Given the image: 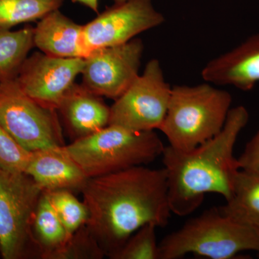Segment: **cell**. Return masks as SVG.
I'll use <instances>...</instances> for the list:
<instances>
[{
	"instance_id": "obj_5",
	"label": "cell",
	"mask_w": 259,
	"mask_h": 259,
	"mask_svg": "<svg viewBox=\"0 0 259 259\" xmlns=\"http://www.w3.org/2000/svg\"><path fill=\"white\" fill-rule=\"evenodd\" d=\"M246 250L259 253V236L223 214L219 207L189 219L159 243L160 259H178L189 253L231 259Z\"/></svg>"
},
{
	"instance_id": "obj_7",
	"label": "cell",
	"mask_w": 259,
	"mask_h": 259,
	"mask_svg": "<svg viewBox=\"0 0 259 259\" xmlns=\"http://www.w3.org/2000/svg\"><path fill=\"white\" fill-rule=\"evenodd\" d=\"M0 125L30 152L65 146L57 110L32 100L15 79L0 82Z\"/></svg>"
},
{
	"instance_id": "obj_25",
	"label": "cell",
	"mask_w": 259,
	"mask_h": 259,
	"mask_svg": "<svg viewBox=\"0 0 259 259\" xmlns=\"http://www.w3.org/2000/svg\"><path fill=\"white\" fill-rule=\"evenodd\" d=\"M74 3H80L84 5L87 8H90L95 13L99 14V1L100 0H72Z\"/></svg>"
},
{
	"instance_id": "obj_19",
	"label": "cell",
	"mask_w": 259,
	"mask_h": 259,
	"mask_svg": "<svg viewBox=\"0 0 259 259\" xmlns=\"http://www.w3.org/2000/svg\"><path fill=\"white\" fill-rule=\"evenodd\" d=\"M65 0H0V28L40 20L59 10Z\"/></svg>"
},
{
	"instance_id": "obj_23",
	"label": "cell",
	"mask_w": 259,
	"mask_h": 259,
	"mask_svg": "<svg viewBox=\"0 0 259 259\" xmlns=\"http://www.w3.org/2000/svg\"><path fill=\"white\" fill-rule=\"evenodd\" d=\"M106 256L86 226L70 238L60 259H101Z\"/></svg>"
},
{
	"instance_id": "obj_20",
	"label": "cell",
	"mask_w": 259,
	"mask_h": 259,
	"mask_svg": "<svg viewBox=\"0 0 259 259\" xmlns=\"http://www.w3.org/2000/svg\"><path fill=\"white\" fill-rule=\"evenodd\" d=\"M45 191L58 217L71 236L86 226L89 219L88 207L83 201L81 202L75 197L73 192L67 190Z\"/></svg>"
},
{
	"instance_id": "obj_21",
	"label": "cell",
	"mask_w": 259,
	"mask_h": 259,
	"mask_svg": "<svg viewBox=\"0 0 259 259\" xmlns=\"http://www.w3.org/2000/svg\"><path fill=\"white\" fill-rule=\"evenodd\" d=\"M155 225H145L135 232L111 259H160Z\"/></svg>"
},
{
	"instance_id": "obj_15",
	"label": "cell",
	"mask_w": 259,
	"mask_h": 259,
	"mask_svg": "<svg viewBox=\"0 0 259 259\" xmlns=\"http://www.w3.org/2000/svg\"><path fill=\"white\" fill-rule=\"evenodd\" d=\"M34 47L48 55L62 58L89 56L83 42V25L76 23L59 10L40 19L33 29Z\"/></svg>"
},
{
	"instance_id": "obj_24",
	"label": "cell",
	"mask_w": 259,
	"mask_h": 259,
	"mask_svg": "<svg viewBox=\"0 0 259 259\" xmlns=\"http://www.w3.org/2000/svg\"><path fill=\"white\" fill-rule=\"evenodd\" d=\"M237 159L240 169L259 175V131Z\"/></svg>"
},
{
	"instance_id": "obj_4",
	"label": "cell",
	"mask_w": 259,
	"mask_h": 259,
	"mask_svg": "<svg viewBox=\"0 0 259 259\" xmlns=\"http://www.w3.org/2000/svg\"><path fill=\"white\" fill-rule=\"evenodd\" d=\"M165 146L155 131L108 125L65 148L89 179L144 166L161 156Z\"/></svg>"
},
{
	"instance_id": "obj_16",
	"label": "cell",
	"mask_w": 259,
	"mask_h": 259,
	"mask_svg": "<svg viewBox=\"0 0 259 259\" xmlns=\"http://www.w3.org/2000/svg\"><path fill=\"white\" fill-rule=\"evenodd\" d=\"M220 210L259 236V175L239 169L231 198Z\"/></svg>"
},
{
	"instance_id": "obj_17",
	"label": "cell",
	"mask_w": 259,
	"mask_h": 259,
	"mask_svg": "<svg viewBox=\"0 0 259 259\" xmlns=\"http://www.w3.org/2000/svg\"><path fill=\"white\" fill-rule=\"evenodd\" d=\"M32 231L40 259H60L71 236L58 217L45 190L37 204Z\"/></svg>"
},
{
	"instance_id": "obj_14",
	"label": "cell",
	"mask_w": 259,
	"mask_h": 259,
	"mask_svg": "<svg viewBox=\"0 0 259 259\" xmlns=\"http://www.w3.org/2000/svg\"><path fill=\"white\" fill-rule=\"evenodd\" d=\"M98 96L75 83L57 111L73 141L95 134L110 124V107Z\"/></svg>"
},
{
	"instance_id": "obj_11",
	"label": "cell",
	"mask_w": 259,
	"mask_h": 259,
	"mask_svg": "<svg viewBox=\"0 0 259 259\" xmlns=\"http://www.w3.org/2000/svg\"><path fill=\"white\" fill-rule=\"evenodd\" d=\"M85 59L62 58L36 52L27 58L16 80L28 96L48 108L57 110L82 72Z\"/></svg>"
},
{
	"instance_id": "obj_10",
	"label": "cell",
	"mask_w": 259,
	"mask_h": 259,
	"mask_svg": "<svg viewBox=\"0 0 259 259\" xmlns=\"http://www.w3.org/2000/svg\"><path fill=\"white\" fill-rule=\"evenodd\" d=\"M164 21L163 15L153 6V0L115 3L83 25V45L90 54L95 49L125 44Z\"/></svg>"
},
{
	"instance_id": "obj_12",
	"label": "cell",
	"mask_w": 259,
	"mask_h": 259,
	"mask_svg": "<svg viewBox=\"0 0 259 259\" xmlns=\"http://www.w3.org/2000/svg\"><path fill=\"white\" fill-rule=\"evenodd\" d=\"M201 74L204 81L212 84L251 90L259 82V33L209 61Z\"/></svg>"
},
{
	"instance_id": "obj_8",
	"label": "cell",
	"mask_w": 259,
	"mask_h": 259,
	"mask_svg": "<svg viewBox=\"0 0 259 259\" xmlns=\"http://www.w3.org/2000/svg\"><path fill=\"white\" fill-rule=\"evenodd\" d=\"M171 90L159 61H148L144 73L110 107L109 125L136 131L160 130L168 110Z\"/></svg>"
},
{
	"instance_id": "obj_13",
	"label": "cell",
	"mask_w": 259,
	"mask_h": 259,
	"mask_svg": "<svg viewBox=\"0 0 259 259\" xmlns=\"http://www.w3.org/2000/svg\"><path fill=\"white\" fill-rule=\"evenodd\" d=\"M25 173L44 190L81 192L89 178L65 146L32 151Z\"/></svg>"
},
{
	"instance_id": "obj_18",
	"label": "cell",
	"mask_w": 259,
	"mask_h": 259,
	"mask_svg": "<svg viewBox=\"0 0 259 259\" xmlns=\"http://www.w3.org/2000/svg\"><path fill=\"white\" fill-rule=\"evenodd\" d=\"M33 29L30 25L15 31L0 28V82L16 79L34 47Z\"/></svg>"
},
{
	"instance_id": "obj_27",
	"label": "cell",
	"mask_w": 259,
	"mask_h": 259,
	"mask_svg": "<svg viewBox=\"0 0 259 259\" xmlns=\"http://www.w3.org/2000/svg\"><path fill=\"white\" fill-rule=\"evenodd\" d=\"M0 258H1V253H0Z\"/></svg>"
},
{
	"instance_id": "obj_6",
	"label": "cell",
	"mask_w": 259,
	"mask_h": 259,
	"mask_svg": "<svg viewBox=\"0 0 259 259\" xmlns=\"http://www.w3.org/2000/svg\"><path fill=\"white\" fill-rule=\"evenodd\" d=\"M44 192L25 172L0 168L1 258L40 259L32 226Z\"/></svg>"
},
{
	"instance_id": "obj_22",
	"label": "cell",
	"mask_w": 259,
	"mask_h": 259,
	"mask_svg": "<svg viewBox=\"0 0 259 259\" xmlns=\"http://www.w3.org/2000/svg\"><path fill=\"white\" fill-rule=\"evenodd\" d=\"M31 152L23 148L0 125V168L25 172Z\"/></svg>"
},
{
	"instance_id": "obj_9",
	"label": "cell",
	"mask_w": 259,
	"mask_h": 259,
	"mask_svg": "<svg viewBox=\"0 0 259 259\" xmlns=\"http://www.w3.org/2000/svg\"><path fill=\"white\" fill-rule=\"evenodd\" d=\"M144 50L142 40L134 38L91 51L81 72L83 86L98 96L115 100L139 76Z\"/></svg>"
},
{
	"instance_id": "obj_3",
	"label": "cell",
	"mask_w": 259,
	"mask_h": 259,
	"mask_svg": "<svg viewBox=\"0 0 259 259\" xmlns=\"http://www.w3.org/2000/svg\"><path fill=\"white\" fill-rule=\"evenodd\" d=\"M233 99L212 83L172 88L161 131L169 146L189 151L217 136L226 123Z\"/></svg>"
},
{
	"instance_id": "obj_2",
	"label": "cell",
	"mask_w": 259,
	"mask_h": 259,
	"mask_svg": "<svg viewBox=\"0 0 259 259\" xmlns=\"http://www.w3.org/2000/svg\"><path fill=\"white\" fill-rule=\"evenodd\" d=\"M248 120L245 107H233L222 131L198 147L184 151L165 146L161 158L171 212L180 217L192 214L209 193L221 194L226 200L231 198L240 169L233 151Z\"/></svg>"
},
{
	"instance_id": "obj_26",
	"label": "cell",
	"mask_w": 259,
	"mask_h": 259,
	"mask_svg": "<svg viewBox=\"0 0 259 259\" xmlns=\"http://www.w3.org/2000/svg\"><path fill=\"white\" fill-rule=\"evenodd\" d=\"M114 1H115V3H122L128 2L130 0H114Z\"/></svg>"
},
{
	"instance_id": "obj_1",
	"label": "cell",
	"mask_w": 259,
	"mask_h": 259,
	"mask_svg": "<svg viewBox=\"0 0 259 259\" xmlns=\"http://www.w3.org/2000/svg\"><path fill=\"white\" fill-rule=\"evenodd\" d=\"M87 228L109 258L146 224L165 227L171 210L164 168L144 166L89 179L81 190Z\"/></svg>"
}]
</instances>
